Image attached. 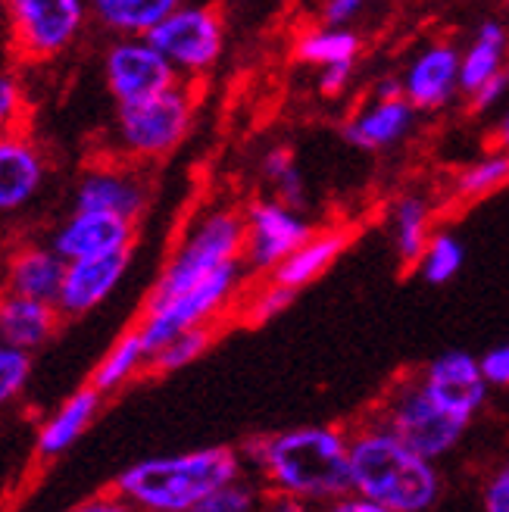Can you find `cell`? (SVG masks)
Instances as JSON below:
<instances>
[{
	"label": "cell",
	"mask_w": 509,
	"mask_h": 512,
	"mask_svg": "<svg viewBox=\"0 0 509 512\" xmlns=\"http://www.w3.org/2000/svg\"><path fill=\"white\" fill-rule=\"evenodd\" d=\"M509 35L500 22H485L478 29L472 47L463 54L460 63V91L475 94L488 79H494L497 72H503V54H506Z\"/></svg>",
	"instance_id": "obj_24"
},
{
	"label": "cell",
	"mask_w": 509,
	"mask_h": 512,
	"mask_svg": "<svg viewBox=\"0 0 509 512\" xmlns=\"http://www.w3.org/2000/svg\"><path fill=\"white\" fill-rule=\"evenodd\" d=\"M275 494L288 500H341L353 494L350 434L338 428H291L250 438L241 450Z\"/></svg>",
	"instance_id": "obj_1"
},
{
	"label": "cell",
	"mask_w": 509,
	"mask_h": 512,
	"mask_svg": "<svg viewBox=\"0 0 509 512\" xmlns=\"http://www.w3.org/2000/svg\"><path fill=\"white\" fill-rule=\"evenodd\" d=\"M194 122V97L178 82L154 97L119 104L113 122V150L125 163L163 160L185 141Z\"/></svg>",
	"instance_id": "obj_4"
},
{
	"label": "cell",
	"mask_w": 509,
	"mask_h": 512,
	"mask_svg": "<svg viewBox=\"0 0 509 512\" xmlns=\"http://www.w3.org/2000/svg\"><path fill=\"white\" fill-rule=\"evenodd\" d=\"M44 178V150L22 128L0 135V216H13L29 207L41 194Z\"/></svg>",
	"instance_id": "obj_16"
},
{
	"label": "cell",
	"mask_w": 509,
	"mask_h": 512,
	"mask_svg": "<svg viewBox=\"0 0 509 512\" xmlns=\"http://www.w3.org/2000/svg\"><path fill=\"white\" fill-rule=\"evenodd\" d=\"M378 422L391 428L406 447H413L416 453L431 459V463L447 456L460 444V438L469 428L466 419L447 413V409L422 388L419 378L397 384L385 397V403H381Z\"/></svg>",
	"instance_id": "obj_7"
},
{
	"label": "cell",
	"mask_w": 509,
	"mask_h": 512,
	"mask_svg": "<svg viewBox=\"0 0 509 512\" xmlns=\"http://www.w3.org/2000/svg\"><path fill=\"white\" fill-rule=\"evenodd\" d=\"M75 207L104 210L135 222L147 207V182L135 163H97L85 169L75 182Z\"/></svg>",
	"instance_id": "obj_13"
},
{
	"label": "cell",
	"mask_w": 509,
	"mask_h": 512,
	"mask_svg": "<svg viewBox=\"0 0 509 512\" xmlns=\"http://www.w3.org/2000/svg\"><path fill=\"white\" fill-rule=\"evenodd\" d=\"M375 97H378V100L406 97V88H403V82H397V79H385V82H378V88H375Z\"/></svg>",
	"instance_id": "obj_42"
},
{
	"label": "cell",
	"mask_w": 509,
	"mask_h": 512,
	"mask_svg": "<svg viewBox=\"0 0 509 512\" xmlns=\"http://www.w3.org/2000/svg\"><path fill=\"white\" fill-rule=\"evenodd\" d=\"M347 244H350V232L310 235V241H303L282 266L272 269L269 281H278V285H288L294 291L307 288L310 281H316L325 269L335 266V260L344 253Z\"/></svg>",
	"instance_id": "obj_22"
},
{
	"label": "cell",
	"mask_w": 509,
	"mask_h": 512,
	"mask_svg": "<svg viewBox=\"0 0 509 512\" xmlns=\"http://www.w3.org/2000/svg\"><path fill=\"white\" fill-rule=\"evenodd\" d=\"M100 397H104V394H100L94 384H88V388L66 397L57 413H50L41 422L38 438H35V453L41 459L63 456L88 431V425L94 422L97 409H100Z\"/></svg>",
	"instance_id": "obj_20"
},
{
	"label": "cell",
	"mask_w": 509,
	"mask_h": 512,
	"mask_svg": "<svg viewBox=\"0 0 509 512\" xmlns=\"http://www.w3.org/2000/svg\"><path fill=\"white\" fill-rule=\"evenodd\" d=\"M356 50H360V38L353 32L328 25V29L313 32L297 44V57L303 63L328 66V63H341V60H356Z\"/></svg>",
	"instance_id": "obj_29"
},
{
	"label": "cell",
	"mask_w": 509,
	"mask_h": 512,
	"mask_svg": "<svg viewBox=\"0 0 509 512\" xmlns=\"http://www.w3.org/2000/svg\"><path fill=\"white\" fill-rule=\"evenodd\" d=\"M350 75H353V60H341V63H328V66H322L319 91L328 94V97L338 94V91H344L347 82H350Z\"/></svg>",
	"instance_id": "obj_37"
},
{
	"label": "cell",
	"mask_w": 509,
	"mask_h": 512,
	"mask_svg": "<svg viewBox=\"0 0 509 512\" xmlns=\"http://www.w3.org/2000/svg\"><path fill=\"white\" fill-rule=\"evenodd\" d=\"M247 244V219L235 210H213L203 216L191 232L182 238L160 272L147 303H160L197 285L200 278L222 269L225 263L241 260Z\"/></svg>",
	"instance_id": "obj_5"
},
{
	"label": "cell",
	"mask_w": 509,
	"mask_h": 512,
	"mask_svg": "<svg viewBox=\"0 0 509 512\" xmlns=\"http://www.w3.org/2000/svg\"><path fill=\"white\" fill-rule=\"evenodd\" d=\"M241 478V453L232 447H203L178 456L141 459L113 481L122 506L147 512H197L222 484Z\"/></svg>",
	"instance_id": "obj_2"
},
{
	"label": "cell",
	"mask_w": 509,
	"mask_h": 512,
	"mask_svg": "<svg viewBox=\"0 0 509 512\" xmlns=\"http://www.w3.org/2000/svg\"><path fill=\"white\" fill-rule=\"evenodd\" d=\"M310 235H313L310 222L300 219L288 203L257 200L247 210V244H244L247 266L253 272H272L303 241H310Z\"/></svg>",
	"instance_id": "obj_11"
},
{
	"label": "cell",
	"mask_w": 509,
	"mask_h": 512,
	"mask_svg": "<svg viewBox=\"0 0 509 512\" xmlns=\"http://www.w3.org/2000/svg\"><path fill=\"white\" fill-rule=\"evenodd\" d=\"M66 275V260L57 253L54 244H22L16 247L7 263H4V288L25 294V297H38V300H54L60 294Z\"/></svg>",
	"instance_id": "obj_18"
},
{
	"label": "cell",
	"mask_w": 509,
	"mask_h": 512,
	"mask_svg": "<svg viewBox=\"0 0 509 512\" xmlns=\"http://www.w3.org/2000/svg\"><path fill=\"white\" fill-rule=\"evenodd\" d=\"M213 322L207 325H194V328H185V331H178L175 338H169L154 356H150V369L166 375V372H178V369H185L191 366L200 353H207V347L213 344Z\"/></svg>",
	"instance_id": "obj_27"
},
{
	"label": "cell",
	"mask_w": 509,
	"mask_h": 512,
	"mask_svg": "<svg viewBox=\"0 0 509 512\" xmlns=\"http://www.w3.org/2000/svg\"><path fill=\"white\" fill-rule=\"evenodd\" d=\"M238 281H241V260H232L222 269L210 272L207 278H200L197 285L178 291L175 297L160 300V303H147L141 313V322H138L147 353L154 356L169 338L178 335V331L213 322L225 310L228 297L235 294Z\"/></svg>",
	"instance_id": "obj_8"
},
{
	"label": "cell",
	"mask_w": 509,
	"mask_h": 512,
	"mask_svg": "<svg viewBox=\"0 0 509 512\" xmlns=\"http://www.w3.org/2000/svg\"><path fill=\"white\" fill-rule=\"evenodd\" d=\"M10 44L25 63H50L75 47L91 19L88 0H0Z\"/></svg>",
	"instance_id": "obj_6"
},
{
	"label": "cell",
	"mask_w": 509,
	"mask_h": 512,
	"mask_svg": "<svg viewBox=\"0 0 509 512\" xmlns=\"http://www.w3.org/2000/svg\"><path fill=\"white\" fill-rule=\"evenodd\" d=\"M485 509L488 512H509V459L491 475L485 488Z\"/></svg>",
	"instance_id": "obj_36"
},
{
	"label": "cell",
	"mask_w": 509,
	"mask_h": 512,
	"mask_svg": "<svg viewBox=\"0 0 509 512\" xmlns=\"http://www.w3.org/2000/svg\"><path fill=\"white\" fill-rule=\"evenodd\" d=\"M104 79L116 104H135L178 85L182 75L147 35H116L104 54Z\"/></svg>",
	"instance_id": "obj_10"
},
{
	"label": "cell",
	"mask_w": 509,
	"mask_h": 512,
	"mask_svg": "<svg viewBox=\"0 0 509 512\" xmlns=\"http://www.w3.org/2000/svg\"><path fill=\"white\" fill-rule=\"evenodd\" d=\"M91 19L113 35H147L182 0H88Z\"/></svg>",
	"instance_id": "obj_23"
},
{
	"label": "cell",
	"mask_w": 509,
	"mask_h": 512,
	"mask_svg": "<svg viewBox=\"0 0 509 512\" xmlns=\"http://www.w3.org/2000/svg\"><path fill=\"white\" fill-rule=\"evenodd\" d=\"M506 182H509V157H503V153H497V157H485L481 163H475V166H469L456 175L453 200H463V203L481 200V197L500 191Z\"/></svg>",
	"instance_id": "obj_28"
},
{
	"label": "cell",
	"mask_w": 509,
	"mask_h": 512,
	"mask_svg": "<svg viewBox=\"0 0 509 512\" xmlns=\"http://www.w3.org/2000/svg\"><path fill=\"white\" fill-rule=\"evenodd\" d=\"M25 110H29V104H25L22 82L16 79L13 72L0 69V135L22 128Z\"/></svg>",
	"instance_id": "obj_33"
},
{
	"label": "cell",
	"mask_w": 509,
	"mask_h": 512,
	"mask_svg": "<svg viewBox=\"0 0 509 512\" xmlns=\"http://www.w3.org/2000/svg\"><path fill=\"white\" fill-rule=\"evenodd\" d=\"M419 381L447 413L460 416L466 422H472V416L485 406L488 388H491L485 372H481V360H475V356L463 350H450L438 356L435 363H428Z\"/></svg>",
	"instance_id": "obj_14"
},
{
	"label": "cell",
	"mask_w": 509,
	"mask_h": 512,
	"mask_svg": "<svg viewBox=\"0 0 509 512\" xmlns=\"http://www.w3.org/2000/svg\"><path fill=\"white\" fill-rule=\"evenodd\" d=\"M413 122H416V107L410 104V97H394V100L375 97V104L369 110H363L344 125V138L353 147L381 150L410 135Z\"/></svg>",
	"instance_id": "obj_21"
},
{
	"label": "cell",
	"mask_w": 509,
	"mask_h": 512,
	"mask_svg": "<svg viewBox=\"0 0 509 512\" xmlns=\"http://www.w3.org/2000/svg\"><path fill=\"white\" fill-rule=\"evenodd\" d=\"M366 7V0H325V22L335 25V29H341V25L353 22L356 16H360V10Z\"/></svg>",
	"instance_id": "obj_38"
},
{
	"label": "cell",
	"mask_w": 509,
	"mask_h": 512,
	"mask_svg": "<svg viewBox=\"0 0 509 512\" xmlns=\"http://www.w3.org/2000/svg\"><path fill=\"white\" fill-rule=\"evenodd\" d=\"M506 4H509V0H506Z\"/></svg>",
	"instance_id": "obj_45"
},
{
	"label": "cell",
	"mask_w": 509,
	"mask_h": 512,
	"mask_svg": "<svg viewBox=\"0 0 509 512\" xmlns=\"http://www.w3.org/2000/svg\"><path fill=\"white\" fill-rule=\"evenodd\" d=\"M32 378V353L0 341V409L16 403Z\"/></svg>",
	"instance_id": "obj_31"
},
{
	"label": "cell",
	"mask_w": 509,
	"mask_h": 512,
	"mask_svg": "<svg viewBox=\"0 0 509 512\" xmlns=\"http://www.w3.org/2000/svg\"><path fill=\"white\" fill-rule=\"evenodd\" d=\"M144 366H150V353L141 341V331L132 328L104 353V360L97 363V369L91 375V384L100 394H113L122 388V384H129Z\"/></svg>",
	"instance_id": "obj_25"
},
{
	"label": "cell",
	"mask_w": 509,
	"mask_h": 512,
	"mask_svg": "<svg viewBox=\"0 0 509 512\" xmlns=\"http://www.w3.org/2000/svg\"><path fill=\"white\" fill-rule=\"evenodd\" d=\"M506 75H509V66H506Z\"/></svg>",
	"instance_id": "obj_44"
},
{
	"label": "cell",
	"mask_w": 509,
	"mask_h": 512,
	"mask_svg": "<svg viewBox=\"0 0 509 512\" xmlns=\"http://www.w3.org/2000/svg\"><path fill=\"white\" fill-rule=\"evenodd\" d=\"M66 316L54 300L25 297L16 291H0V341H7L22 350H41Z\"/></svg>",
	"instance_id": "obj_17"
},
{
	"label": "cell",
	"mask_w": 509,
	"mask_h": 512,
	"mask_svg": "<svg viewBox=\"0 0 509 512\" xmlns=\"http://www.w3.org/2000/svg\"><path fill=\"white\" fill-rule=\"evenodd\" d=\"M431 207L422 197H403L394 210V238H397V256L403 266H416L431 241Z\"/></svg>",
	"instance_id": "obj_26"
},
{
	"label": "cell",
	"mask_w": 509,
	"mask_h": 512,
	"mask_svg": "<svg viewBox=\"0 0 509 512\" xmlns=\"http://www.w3.org/2000/svg\"><path fill=\"white\" fill-rule=\"evenodd\" d=\"M497 141L503 144V147H509V113L503 116V122H500V132H497Z\"/></svg>",
	"instance_id": "obj_43"
},
{
	"label": "cell",
	"mask_w": 509,
	"mask_h": 512,
	"mask_svg": "<svg viewBox=\"0 0 509 512\" xmlns=\"http://www.w3.org/2000/svg\"><path fill=\"white\" fill-rule=\"evenodd\" d=\"M253 500H257L253 491L235 478V481L222 484V488H216L207 500L200 503L197 512H247V509H253Z\"/></svg>",
	"instance_id": "obj_34"
},
{
	"label": "cell",
	"mask_w": 509,
	"mask_h": 512,
	"mask_svg": "<svg viewBox=\"0 0 509 512\" xmlns=\"http://www.w3.org/2000/svg\"><path fill=\"white\" fill-rule=\"evenodd\" d=\"M460 54L453 44H431L403 79L406 97L416 110H438L460 88Z\"/></svg>",
	"instance_id": "obj_19"
},
{
	"label": "cell",
	"mask_w": 509,
	"mask_h": 512,
	"mask_svg": "<svg viewBox=\"0 0 509 512\" xmlns=\"http://www.w3.org/2000/svg\"><path fill=\"white\" fill-rule=\"evenodd\" d=\"M294 297H297L294 288L278 285V281H269V285L257 297L247 300V306H244V322L247 325H263V322L275 319L278 313H285Z\"/></svg>",
	"instance_id": "obj_32"
},
{
	"label": "cell",
	"mask_w": 509,
	"mask_h": 512,
	"mask_svg": "<svg viewBox=\"0 0 509 512\" xmlns=\"http://www.w3.org/2000/svg\"><path fill=\"white\" fill-rule=\"evenodd\" d=\"M419 266L428 285H447V281L463 269V244L450 235L431 238Z\"/></svg>",
	"instance_id": "obj_30"
},
{
	"label": "cell",
	"mask_w": 509,
	"mask_h": 512,
	"mask_svg": "<svg viewBox=\"0 0 509 512\" xmlns=\"http://www.w3.org/2000/svg\"><path fill=\"white\" fill-rule=\"evenodd\" d=\"M135 241V222L116 216V213H104V210H79L75 207L72 216H66L54 235H50V244L57 247V253L63 260H82V256H100V253H113V250H125Z\"/></svg>",
	"instance_id": "obj_15"
},
{
	"label": "cell",
	"mask_w": 509,
	"mask_h": 512,
	"mask_svg": "<svg viewBox=\"0 0 509 512\" xmlns=\"http://www.w3.org/2000/svg\"><path fill=\"white\" fill-rule=\"evenodd\" d=\"M353 494L385 506V512H422L441 497V475L431 459L406 447L381 422L350 434Z\"/></svg>",
	"instance_id": "obj_3"
},
{
	"label": "cell",
	"mask_w": 509,
	"mask_h": 512,
	"mask_svg": "<svg viewBox=\"0 0 509 512\" xmlns=\"http://www.w3.org/2000/svg\"><path fill=\"white\" fill-rule=\"evenodd\" d=\"M129 263H132V247L100 253V256H82V260H69L60 294H57L60 313L66 319H79V316L94 313L97 306L119 288V281L125 278V272H129Z\"/></svg>",
	"instance_id": "obj_12"
},
{
	"label": "cell",
	"mask_w": 509,
	"mask_h": 512,
	"mask_svg": "<svg viewBox=\"0 0 509 512\" xmlns=\"http://www.w3.org/2000/svg\"><path fill=\"white\" fill-rule=\"evenodd\" d=\"M506 88H509V75H506V69H503V72H497L494 79H488L485 85H481V88L472 94V110H488V107H494L497 100L506 94Z\"/></svg>",
	"instance_id": "obj_39"
},
{
	"label": "cell",
	"mask_w": 509,
	"mask_h": 512,
	"mask_svg": "<svg viewBox=\"0 0 509 512\" xmlns=\"http://www.w3.org/2000/svg\"><path fill=\"white\" fill-rule=\"evenodd\" d=\"M288 169H294V157L288 147H272L266 157H263V175L269 182H278Z\"/></svg>",
	"instance_id": "obj_41"
},
{
	"label": "cell",
	"mask_w": 509,
	"mask_h": 512,
	"mask_svg": "<svg viewBox=\"0 0 509 512\" xmlns=\"http://www.w3.org/2000/svg\"><path fill=\"white\" fill-rule=\"evenodd\" d=\"M278 197H282V203H288V207H303V178H300V172L297 169H288L282 178H278Z\"/></svg>",
	"instance_id": "obj_40"
},
{
	"label": "cell",
	"mask_w": 509,
	"mask_h": 512,
	"mask_svg": "<svg viewBox=\"0 0 509 512\" xmlns=\"http://www.w3.org/2000/svg\"><path fill=\"white\" fill-rule=\"evenodd\" d=\"M481 372H485L491 388H509V344L491 347L481 356Z\"/></svg>",
	"instance_id": "obj_35"
},
{
	"label": "cell",
	"mask_w": 509,
	"mask_h": 512,
	"mask_svg": "<svg viewBox=\"0 0 509 512\" xmlns=\"http://www.w3.org/2000/svg\"><path fill=\"white\" fill-rule=\"evenodd\" d=\"M160 54L178 69V75H203L222 57V16L213 7H175L147 32Z\"/></svg>",
	"instance_id": "obj_9"
}]
</instances>
